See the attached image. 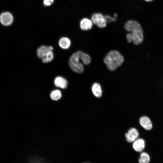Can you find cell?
<instances>
[{
	"label": "cell",
	"instance_id": "d6986e66",
	"mask_svg": "<svg viewBox=\"0 0 163 163\" xmlns=\"http://www.w3.org/2000/svg\"><path fill=\"white\" fill-rule=\"evenodd\" d=\"M145 0L147 2H150V1H152L153 0Z\"/></svg>",
	"mask_w": 163,
	"mask_h": 163
},
{
	"label": "cell",
	"instance_id": "ba28073f",
	"mask_svg": "<svg viewBox=\"0 0 163 163\" xmlns=\"http://www.w3.org/2000/svg\"><path fill=\"white\" fill-rule=\"evenodd\" d=\"M93 23L91 19L87 18L82 19L80 22V26L83 30H88L91 29Z\"/></svg>",
	"mask_w": 163,
	"mask_h": 163
},
{
	"label": "cell",
	"instance_id": "7c38bea8",
	"mask_svg": "<svg viewBox=\"0 0 163 163\" xmlns=\"http://www.w3.org/2000/svg\"><path fill=\"white\" fill-rule=\"evenodd\" d=\"M91 90L94 95L96 97H100L102 95V91L101 87L98 83H94L91 88Z\"/></svg>",
	"mask_w": 163,
	"mask_h": 163
},
{
	"label": "cell",
	"instance_id": "5b68a950",
	"mask_svg": "<svg viewBox=\"0 0 163 163\" xmlns=\"http://www.w3.org/2000/svg\"><path fill=\"white\" fill-rule=\"evenodd\" d=\"M13 21V17L10 12H5L2 13L0 15V22L5 26L11 25Z\"/></svg>",
	"mask_w": 163,
	"mask_h": 163
},
{
	"label": "cell",
	"instance_id": "9c48e42d",
	"mask_svg": "<svg viewBox=\"0 0 163 163\" xmlns=\"http://www.w3.org/2000/svg\"><path fill=\"white\" fill-rule=\"evenodd\" d=\"M139 123L146 130H150L152 128L151 121L150 119L147 116L141 117L139 119Z\"/></svg>",
	"mask_w": 163,
	"mask_h": 163
},
{
	"label": "cell",
	"instance_id": "7a4b0ae2",
	"mask_svg": "<svg viewBox=\"0 0 163 163\" xmlns=\"http://www.w3.org/2000/svg\"><path fill=\"white\" fill-rule=\"evenodd\" d=\"M124 61L123 56L117 51H110L104 59V62L108 69L111 71L116 70Z\"/></svg>",
	"mask_w": 163,
	"mask_h": 163
},
{
	"label": "cell",
	"instance_id": "8fae6325",
	"mask_svg": "<svg viewBox=\"0 0 163 163\" xmlns=\"http://www.w3.org/2000/svg\"><path fill=\"white\" fill-rule=\"evenodd\" d=\"M54 83L56 86L63 89L66 88L67 85L66 80L60 76L57 77L55 78Z\"/></svg>",
	"mask_w": 163,
	"mask_h": 163
},
{
	"label": "cell",
	"instance_id": "ac0fdd59",
	"mask_svg": "<svg viewBox=\"0 0 163 163\" xmlns=\"http://www.w3.org/2000/svg\"><path fill=\"white\" fill-rule=\"evenodd\" d=\"M54 0H44V4L46 6H50L53 2Z\"/></svg>",
	"mask_w": 163,
	"mask_h": 163
},
{
	"label": "cell",
	"instance_id": "52a82bcc",
	"mask_svg": "<svg viewBox=\"0 0 163 163\" xmlns=\"http://www.w3.org/2000/svg\"><path fill=\"white\" fill-rule=\"evenodd\" d=\"M145 146V142L142 139L138 138L133 142V148L137 152H142L144 149Z\"/></svg>",
	"mask_w": 163,
	"mask_h": 163
},
{
	"label": "cell",
	"instance_id": "30bf717a",
	"mask_svg": "<svg viewBox=\"0 0 163 163\" xmlns=\"http://www.w3.org/2000/svg\"><path fill=\"white\" fill-rule=\"evenodd\" d=\"M53 50V48L51 46H41L37 49V56L39 58H42L48 52Z\"/></svg>",
	"mask_w": 163,
	"mask_h": 163
},
{
	"label": "cell",
	"instance_id": "277c9868",
	"mask_svg": "<svg viewBox=\"0 0 163 163\" xmlns=\"http://www.w3.org/2000/svg\"><path fill=\"white\" fill-rule=\"evenodd\" d=\"M91 19L93 24L96 25L100 28H104L106 26L107 22L104 16L101 13L93 14L91 16Z\"/></svg>",
	"mask_w": 163,
	"mask_h": 163
},
{
	"label": "cell",
	"instance_id": "4fadbf2b",
	"mask_svg": "<svg viewBox=\"0 0 163 163\" xmlns=\"http://www.w3.org/2000/svg\"><path fill=\"white\" fill-rule=\"evenodd\" d=\"M59 43L62 48L66 49H68L70 46L71 42L68 38L63 37L60 39Z\"/></svg>",
	"mask_w": 163,
	"mask_h": 163
},
{
	"label": "cell",
	"instance_id": "9a60e30c",
	"mask_svg": "<svg viewBox=\"0 0 163 163\" xmlns=\"http://www.w3.org/2000/svg\"><path fill=\"white\" fill-rule=\"evenodd\" d=\"M53 58V54L52 51L48 52L42 59L44 63H47L51 61Z\"/></svg>",
	"mask_w": 163,
	"mask_h": 163
},
{
	"label": "cell",
	"instance_id": "8992f818",
	"mask_svg": "<svg viewBox=\"0 0 163 163\" xmlns=\"http://www.w3.org/2000/svg\"><path fill=\"white\" fill-rule=\"evenodd\" d=\"M139 136V133L138 130L135 128L130 129L125 135L126 140L129 142H134L138 139Z\"/></svg>",
	"mask_w": 163,
	"mask_h": 163
},
{
	"label": "cell",
	"instance_id": "6da1fadb",
	"mask_svg": "<svg viewBox=\"0 0 163 163\" xmlns=\"http://www.w3.org/2000/svg\"><path fill=\"white\" fill-rule=\"evenodd\" d=\"M125 30L129 32L126 35L128 42H133L135 45L141 44L144 40L143 31L140 24L137 21L130 20L125 24Z\"/></svg>",
	"mask_w": 163,
	"mask_h": 163
},
{
	"label": "cell",
	"instance_id": "e0dca14e",
	"mask_svg": "<svg viewBox=\"0 0 163 163\" xmlns=\"http://www.w3.org/2000/svg\"><path fill=\"white\" fill-rule=\"evenodd\" d=\"M117 14L116 13H115L113 17L108 15H105L104 17L107 22H110L112 21H115L117 17Z\"/></svg>",
	"mask_w": 163,
	"mask_h": 163
},
{
	"label": "cell",
	"instance_id": "2e32d148",
	"mask_svg": "<svg viewBox=\"0 0 163 163\" xmlns=\"http://www.w3.org/2000/svg\"><path fill=\"white\" fill-rule=\"evenodd\" d=\"M51 98L55 101L59 100L61 97V93L60 91L58 90H56L53 91L50 94Z\"/></svg>",
	"mask_w": 163,
	"mask_h": 163
},
{
	"label": "cell",
	"instance_id": "5bb4252c",
	"mask_svg": "<svg viewBox=\"0 0 163 163\" xmlns=\"http://www.w3.org/2000/svg\"><path fill=\"white\" fill-rule=\"evenodd\" d=\"M150 160V157L147 153L143 152L140 154L139 159V163H149Z\"/></svg>",
	"mask_w": 163,
	"mask_h": 163
},
{
	"label": "cell",
	"instance_id": "3957f363",
	"mask_svg": "<svg viewBox=\"0 0 163 163\" xmlns=\"http://www.w3.org/2000/svg\"><path fill=\"white\" fill-rule=\"evenodd\" d=\"M83 52L80 51L74 53L70 57L69 65L70 68L74 72L81 73L84 71V67L80 60L82 62Z\"/></svg>",
	"mask_w": 163,
	"mask_h": 163
}]
</instances>
